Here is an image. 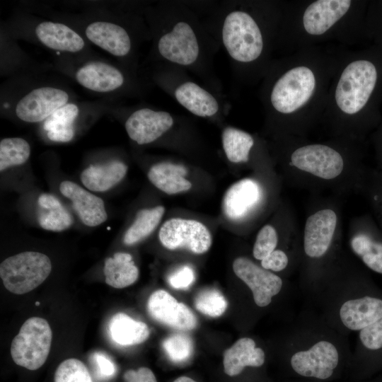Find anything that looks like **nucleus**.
Here are the masks:
<instances>
[{
	"instance_id": "obj_42",
	"label": "nucleus",
	"mask_w": 382,
	"mask_h": 382,
	"mask_svg": "<svg viewBox=\"0 0 382 382\" xmlns=\"http://www.w3.org/2000/svg\"><path fill=\"white\" fill-rule=\"evenodd\" d=\"M93 359L98 373L101 378H110L115 374V366L108 357L100 352H96L93 355Z\"/></svg>"
},
{
	"instance_id": "obj_12",
	"label": "nucleus",
	"mask_w": 382,
	"mask_h": 382,
	"mask_svg": "<svg viewBox=\"0 0 382 382\" xmlns=\"http://www.w3.org/2000/svg\"><path fill=\"white\" fill-rule=\"evenodd\" d=\"M149 316L156 321L182 331L194 329L197 320L193 312L183 303L178 301L168 291L158 289L154 291L147 302Z\"/></svg>"
},
{
	"instance_id": "obj_13",
	"label": "nucleus",
	"mask_w": 382,
	"mask_h": 382,
	"mask_svg": "<svg viewBox=\"0 0 382 382\" xmlns=\"http://www.w3.org/2000/svg\"><path fill=\"white\" fill-rule=\"evenodd\" d=\"M350 0H317L305 8L301 23L304 31L311 36H322L341 21L350 11Z\"/></svg>"
},
{
	"instance_id": "obj_44",
	"label": "nucleus",
	"mask_w": 382,
	"mask_h": 382,
	"mask_svg": "<svg viewBox=\"0 0 382 382\" xmlns=\"http://www.w3.org/2000/svg\"><path fill=\"white\" fill-rule=\"evenodd\" d=\"M292 382H320V381H313V380H306V379L294 378V380L292 379Z\"/></svg>"
},
{
	"instance_id": "obj_26",
	"label": "nucleus",
	"mask_w": 382,
	"mask_h": 382,
	"mask_svg": "<svg viewBox=\"0 0 382 382\" xmlns=\"http://www.w3.org/2000/svg\"><path fill=\"white\" fill-rule=\"evenodd\" d=\"M37 220L43 229L54 232L66 230L74 221L60 200L50 193L41 194L37 199Z\"/></svg>"
},
{
	"instance_id": "obj_34",
	"label": "nucleus",
	"mask_w": 382,
	"mask_h": 382,
	"mask_svg": "<svg viewBox=\"0 0 382 382\" xmlns=\"http://www.w3.org/2000/svg\"><path fill=\"white\" fill-rule=\"evenodd\" d=\"M195 308L202 314L216 318L226 310L228 302L216 289H207L199 292L194 301Z\"/></svg>"
},
{
	"instance_id": "obj_17",
	"label": "nucleus",
	"mask_w": 382,
	"mask_h": 382,
	"mask_svg": "<svg viewBox=\"0 0 382 382\" xmlns=\"http://www.w3.org/2000/svg\"><path fill=\"white\" fill-rule=\"evenodd\" d=\"M59 190L71 201L74 209L85 225L94 227L107 220L105 204L100 197L69 180L60 183Z\"/></svg>"
},
{
	"instance_id": "obj_5",
	"label": "nucleus",
	"mask_w": 382,
	"mask_h": 382,
	"mask_svg": "<svg viewBox=\"0 0 382 382\" xmlns=\"http://www.w3.org/2000/svg\"><path fill=\"white\" fill-rule=\"evenodd\" d=\"M222 40L229 55L242 63L258 59L264 48L259 25L244 11H233L226 16L222 28Z\"/></svg>"
},
{
	"instance_id": "obj_27",
	"label": "nucleus",
	"mask_w": 382,
	"mask_h": 382,
	"mask_svg": "<svg viewBox=\"0 0 382 382\" xmlns=\"http://www.w3.org/2000/svg\"><path fill=\"white\" fill-rule=\"evenodd\" d=\"M112 341L121 346H132L145 342L150 335L146 323L119 312L110 318L108 325Z\"/></svg>"
},
{
	"instance_id": "obj_37",
	"label": "nucleus",
	"mask_w": 382,
	"mask_h": 382,
	"mask_svg": "<svg viewBox=\"0 0 382 382\" xmlns=\"http://www.w3.org/2000/svg\"><path fill=\"white\" fill-rule=\"evenodd\" d=\"M382 351V318L360 330L358 334L357 354Z\"/></svg>"
},
{
	"instance_id": "obj_29",
	"label": "nucleus",
	"mask_w": 382,
	"mask_h": 382,
	"mask_svg": "<svg viewBox=\"0 0 382 382\" xmlns=\"http://www.w3.org/2000/svg\"><path fill=\"white\" fill-rule=\"evenodd\" d=\"M79 114L78 107L66 104L54 111L44 122L48 138L54 141L68 142L74 136L73 123Z\"/></svg>"
},
{
	"instance_id": "obj_31",
	"label": "nucleus",
	"mask_w": 382,
	"mask_h": 382,
	"mask_svg": "<svg viewBox=\"0 0 382 382\" xmlns=\"http://www.w3.org/2000/svg\"><path fill=\"white\" fill-rule=\"evenodd\" d=\"M222 145L225 154L232 163H245L254 145L253 137L243 130L226 127L222 132Z\"/></svg>"
},
{
	"instance_id": "obj_25",
	"label": "nucleus",
	"mask_w": 382,
	"mask_h": 382,
	"mask_svg": "<svg viewBox=\"0 0 382 382\" xmlns=\"http://www.w3.org/2000/svg\"><path fill=\"white\" fill-rule=\"evenodd\" d=\"M175 97L181 105L199 117H211L219 110L216 98L194 82L180 85L175 91Z\"/></svg>"
},
{
	"instance_id": "obj_18",
	"label": "nucleus",
	"mask_w": 382,
	"mask_h": 382,
	"mask_svg": "<svg viewBox=\"0 0 382 382\" xmlns=\"http://www.w3.org/2000/svg\"><path fill=\"white\" fill-rule=\"evenodd\" d=\"M262 190L254 180L245 178L233 184L225 192L222 209L231 221L245 218L259 204Z\"/></svg>"
},
{
	"instance_id": "obj_38",
	"label": "nucleus",
	"mask_w": 382,
	"mask_h": 382,
	"mask_svg": "<svg viewBox=\"0 0 382 382\" xmlns=\"http://www.w3.org/2000/svg\"><path fill=\"white\" fill-rule=\"evenodd\" d=\"M277 243L276 229L271 225L264 226L257 235L253 248V257L261 261L276 250Z\"/></svg>"
},
{
	"instance_id": "obj_4",
	"label": "nucleus",
	"mask_w": 382,
	"mask_h": 382,
	"mask_svg": "<svg viewBox=\"0 0 382 382\" xmlns=\"http://www.w3.org/2000/svg\"><path fill=\"white\" fill-rule=\"evenodd\" d=\"M320 86L316 66L308 63L292 65L273 84L270 95L271 105L280 115H298L316 101Z\"/></svg>"
},
{
	"instance_id": "obj_40",
	"label": "nucleus",
	"mask_w": 382,
	"mask_h": 382,
	"mask_svg": "<svg viewBox=\"0 0 382 382\" xmlns=\"http://www.w3.org/2000/svg\"><path fill=\"white\" fill-rule=\"evenodd\" d=\"M289 264L287 254L280 249H276L261 260V267L271 272H278L286 268Z\"/></svg>"
},
{
	"instance_id": "obj_22",
	"label": "nucleus",
	"mask_w": 382,
	"mask_h": 382,
	"mask_svg": "<svg viewBox=\"0 0 382 382\" xmlns=\"http://www.w3.org/2000/svg\"><path fill=\"white\" fill-rule=\"evenodd\" d=\"M127 172L126 164L120 161H112L89 166L81 173V180L89 190L105 192L119 183Z\"/></svg>"
},
{
	"instance_id": "obj_24",
	"label": "nucleus",
	"mask_w": 382,
	"mask_h": 382,
	"mask_svg": "<svg viewBox=\"0 0 382 382\" xmlns=\"http://www.w3.org/2000/svg\"><path fill=\"white\" fill-rule=\"evenodd\" d=\"M35 33L41 42L53 50L76 52L84 47L82 37L62 23L42 22L37 26Z\"/></svg>"
},
{
	"instance_id": "obj_1",
	"label": "nucleus",
	"mask_w": 382,
	"mask_h": 382,
	"mask_svg": "<svg viewBox=\"0 0 382 382\" xmlns=\"http://www.w3.org/2000/svg\"><path fill=\"white\" fill-rule=\"evenodd\" d=\"M345 339L321 318L296 327L287 355L292 378L320 382L339 378L351 362Z\"/></svg>"
},
{
	"instance_id": "obj_3",
	"label": "nucleus",
	"mask_w": 382,
	"mask_h": 382,
	"mask_svg": "<svg viewBox=\"0 0 382 382\" xmlns=\"http://www.w3.org/2000/svg\"><path fill=\"white\" fill-rule=\"evenodd\" d=\"M323 314L321 319L345 335L359 332L382 318V298L348 288L319 292Z\"/></svg>"
},
{
	"instance_id": "obj_15",
	"label": "nucleus",
	"mask_w": 382,
	"mask_h": 382,
	"mask_svg": "<svg viewBox=\"0 0 382 382\" xmlns=\"http://www.w3.org/2000/svg\"><path fill=\"white\" fill-rule=\"evenodd\" d=\"M68 99V94L59 88L52 87L35 88L18 101L16 114L18 118L25 122H41L66 105Z\"/></svg>"
},
{
	"instance_id": "obj_9",
	"label": "nucleus",
	"mask_w": 382,
	"mask_h": 382,
	"mask_svg": "<svg viewBox=\"0 0 382 382\" xmlns=\"http://www.w3.org/2000/svg\"><path fill=\"white\" fill-rule=\"evenodd\" d=\"M290 158L291 164L297 169L325 180L339 176L345 166L339 151L320 144L300 146L291 153Z\"/></svg>"
},
{
	"instance_id": "obj_21",
	"label": "nucleus",
	"mask_w": 382,
	"mask_h": 382,
	"mask_svg": "<svg viewBox=\"0 0 382 382\" xmlns=\"http://www.w3.org/2000/svg\"><path fill=\"white\" fill-rule=\"evenodd\" d=\"M76 79L85 88L97 92L112 91L124 82L123 75L118 69L100 62H90L80 68Z\"/></svg>"
},
{
	"instance_id": "obj_14",
	"label": "nucleus",
	"mask_w": 382,
	"mask_h": 382,
	"mask_svg": "<svg viewBox=\"0 0 382 382\" xmlns=\"http://www.w3.org/2000/svg\"><path fill=\"white\" fill-rule=\"evenodd\" d=\"M158 49L163 58L180 65L193 64L199 51L193 29L183 21L177 23L170 32L161 37Z\"/></svg>"
},
{
	"instance_id": "obj_36",
	"label": "nucleus",
	"mask_w": 382,
	"mask_h": 382,
	"mask_svg": "<svg viewBox=\"0 0 382 382\" xmlns=\"http://www.w3.org/2000/svg\"><path fill=\"white\" fill-rule=\"evenodd\" d=\"M54 382H93L86 365L79 359L70 358L57 368Z\"/></svg>"
},
{
	"instance_id": "obj_32",
	"label": "nucleus",
	"mask_w": 382,
	"mask_h": 382,
	"mask_svg": "<svg viewBox=\"0 0 382 382\" xmlns=\"http://www.w3.org/2000/svg\"><path fill=\"white\" fill-rule=\"evenodd\" d=\"M350 245L353 252L372 271L382 274V244L365 234L354 236Z\"/></svg>"
},
{
	"instance_id": "obj_28",
	"label": "nucleus",
	"mask_w": 382,
	"mask_h": 382,
	"mask_svg": "<svg viewBox=\"0 0 382 382\" xmlns=\"http://www.w3.org/2000/svg\"><path fill=\"white\" fill-rule=\"evenodd\" d=\"M103 272L105 283L116 289L134 284L139 277V269L130 254L116 253L105 260Z\"/></svg>"
},
{
	"instance_id": "obj_16",
	"label": "nucleus",
	"mask_w": 382,
	"mask_h": 382,
	"mask_svg": "<svg viewBox=\"0 0 382 382\" xmlns=\"http://www.w3.org/2000/svg\"><path fill=\"white\" fill-rule=\"evenodd\" d=\"M173 125V119L168 112L142 108L129 117L125 129L131 139L138 144H146L158 139Z\"/></svg>"
},
{
	"instance_id": "obj_20",
	"label": "nucleus",
	"mask_w": 382,
	"mask_h": 382,
	"mask_svg": "<svg viewBox=\"0 0 382 382\" xmlns=\"http://www.w3.org/2000/svg\"><path fill=\"white\" fill-rule=\"evenodd\" d=\"M86 35L94 44L115 56H125L131 48L127 31L112 23L94 22L87 26Z\"/></svg>"
},
{
	"instance_id": "obj_23",
	"label": "nucleus",
	"mask_w": 382,
	"mask_h": 382,
	"mask_svg": "<svg viewBox=\"0 0 382 382\" xmlns=\"http://www.w3.org/2000/svg\"><path fill=\"white\" fill-rule=\"evenodd\" d=\"M187 170L182 165L161 162L153 165L149 172V181L158 189L168 195L189 190L192 183L185 178Z\"/></svg>"
},
{
	"instance_id": "obj_41",
	"label": "nucleus",
	"mask_w": 382,
	"mask_h": 382,
	"mask_svg": "<svg viewBox=\"0 0 382 382\" xmlns=\"http://www.w3.org/2000/svg\"><path fill=\"white\" fill-rule=\"evenodd\" d=\"M123 378L125 382H157L154 374L147 367L127 370L125 372Z\"/></svg>"
},
{
	"instance_id": "obj_19",
	"label": "nucleus",
	"mask_w": 382,
	"mask_h": 382,
	"mask_svg": "<svg viewBox=\"0 0 382 382\" xmlns=\"http://www.w3.org/2000/svg\"><path fill=\"white\" fill-rule=\"evenodd\" d=\"M265 362V351L250 337L240 338L224 353V370L229 376L239 375L246 367H261Z\"/></svg>"
},
{
	"instance_id": "obj_35",
	"label": "nucleus",
	"mask_w": 382,
	"mask_h": 382,
	"mask_svg": "<svg viewBox=\"0 0 382 382\" xmlns=\"http://www.w3.org/2000/svg\"><path fill=\"white\" fill-rule=\"evenodd\" d=\"M163 348L174 362H183L192 354L194 347L191 337L183 332L170 335L163 342Z\"/></svg>"
},
{
	"instance_id": "obj_39",
	"label": "nucleus",
	"mask_w": 382,
	"mask_h": 382,
	"mask_svg": "<svg viewBox=\"0 0 382 382\" xmlns=\"http://www.w3.org/2000/svg\"><path fill=\"white\" fill-rule=\"evenodd\" d=\"M195 280L193 269L189 265H183L174 270L168 277L169 284L176 289H186Z\"/></svg>"
},
{
	"instance_id": "obj_30",
	"label": "nucleus",
	"mask_w": 382,
	"mask_h": 382,
	"mask_svg": "<svg viewBox=\"0 0 382 382\" xmlns=\"http://www.w3.org/2000/svg\"><path fill=\"white\" fill-rule=\"evenodd\" d=\"M164 212L163 206L139 211L134 222L124 235V243L132 245L148 237L158 226Z\"/></svg>"
},
{
	"instance_id": "obj_33",
	"label": "nucleus",
	"mask_w": 382,
	"mask_h": 382,
	"mask_svg": "<svg viewBox=\"0 0 382 382\" xmlns=\"http://www.w3.org/2000/svg\"><path fill=\"white\" fill-rule=\"evenodd\" d=\"M30 154V147L22 138H5L0 142V170L25 163Z\"/></svg>"
},
{
	"instance_id": "obj_7",
	"label": "nucleus",
	"mask_w": 382,
	"mask_h": 382,
	"mask_svg": "<svg viewBox=\"0 0 382 382\" xmlns=\"http://www.w3.org/2000/svg\"><path fill=\"white\" fill-rule=\"evenodd\" d=\"M52 340V331L45 319L40 317L28 318L12 340L11 355L13 361L28 370L40 369L48 357Z\"/></svg>"
},
{
	"instance_id": "obj_8",
	"label": "nucleus",
	"mask_w": 382,
	"mask_h": 382,
	"mask_svg": "<svg viewBox=\"0 0 382 382\" xmlns=\"http://www.w3.org/2000/svg\"><path fill=\"white\" fill-rule=\"evenodd\" d=\"M161 243L168 250L187 249L195 254H203L212 245V238L202 223L181 218L164 222L158 233Z\"/></svg>"
},
{
	"instance_id": "obj_11",
	"label": "nucleus",
	"mask_w": 382,
	"mask_h": 382,
	"mask_svg": "<svg viewBox=\"0 0 382 382\" xmlns=\"http://www.w3.org/2000/svg\"><path fill=\"white\" fill-rule=\"evenodd\" d=\"M337 216L330 209H320L308 217L303 231V251L310 259L318 260L328 252L337 226Z\"/></svg>"
},
{
	"instance_id": "obj_6",
	"label": "nucleus",
	"mask_w": 382,
	"mask_h": 382,
	"mask_svg": "<svg viewBox=\"0 0 382 382\" xmlns=\"http://www.w3.org/2000/svg\"><path fill=\"white\" fill-rule=\"evenodd\" d=\"M51 270L52 262L46 255L27 251L5 259L0 265V277L7 290L23 294L39 286Z\"/></svg>"
},
{
	"instance_id": "obj_2",
	"label": "nucleus",
	"mask_w": 382,
	"mask_h": 382,
	"mask_svg": "<svg viewBox=\"0 0 382 382\" xmlns=\"http://www.w3.org/2000/svg\"><path fill=\"white\" fill-rule=\"evenodd\" d=\"M382 88V64L362 57L349 62L340 72L332 93L333 109L353 117L368 111Z\"/></svg>"
},
{
	"instance_id": "obj_10",
	"label": "nucleus",
	"mask_w": 382,
	"mask_h": 382,
	"mask_svg": "<svg viewBox=\"0 0 382 382\" xmlns=\"http://www.w3.org/2000/svg\"><path fill=\"white\" fill-rule=\"evenodd\" d=\"M233 270L248 286L258 307L269 306L282 289L283 280L280 277L246 257L236 258L233 262Z\"/></svg>"
},
{
	"instance_id": "obj_43",
	"label": "nucleus",
	"mask_w": 382,
	"mask_h": 382,
	"mask_svg": "<svg viewBox=\"0 0 382 382\" xmlns=\"http://www.w3.org/2000/svg\"><path fill=\"white\" fill-rule=\"evenodd\" d=\"M173 382H197V381L187 376H180L176 378Z\"/></svg>"
}]
</instances>
